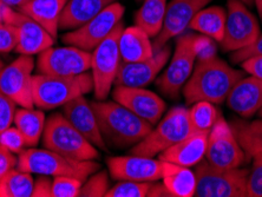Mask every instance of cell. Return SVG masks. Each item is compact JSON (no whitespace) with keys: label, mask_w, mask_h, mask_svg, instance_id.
<instances>
[{"label":"cell","mask_w":262,"mask_h":197,"mask_svg":"<svg viewBox=\"0 0 262 197\" xmlns=\"http://www.w3.org/2000/svg\"><path fill=\"white\" fill-rule=\"evenodd\" d=\"M244 77L245 71L235 70L217 56L198 58L196 67L183 86L184 98L188 104H222Z\"/></svg>","instance_id":"1"},{"label":"cell","mask_w":262,"mask_h":197,"mask_svg":"<svg viewBox=\"0 0 262 197\" xmlns=\"http://www.w3.org/2000/svg\"><path fill=\"white\" fill-rule=\"evenodd\" d=\"M98 126L106 146L124 149L140 143L152 130V125L115 102H91Z\"/></svg>","instance_id":"2"},{"label":"cell","mask_w":262,"mask_h":197,"mask_svg":"<svg viewBox=\"0 0 262 197\" xmlns=\"http://www.w3.org/2000/svg\"><path fill=\"white\" fill-rule=\"evenodd\" d=\"M213 41L215 40L204 34L190 32H183L176 37L175 52L172 53L169 67L156 82V86L162 94L170 98L177 97L189 79L200 53Z\"/></svg>","instance_id":"3"},{"label":"cell","mask_w":262,"mask_h":197,"mask_svg":"<svg viewBox=\"0 0 262 197\" xmlns=\"http://www.w3.org/2000/svg\"><path fill=\"white\" fill-rule=\"evenodd\" d=\"M17 169L45 176H70L85 182L89 176L98 171L101 164L95 161H78L49 149L30 148L19 154Z\"/></svg>","instance_id":"4"},{"label":"cell","mask_w":262,"mask_h":197,"mask_svg":"<svg viewBox=\"0 0 262 197\" xmlns=\"http://www.w3.org/2000/svg\"><path fill=\"white\" fill-rule=\"evenodd\" d=\"M94 90L92 73L77 76H50L37 73L32 78L33 103L40 110L63 106L78 96Z\"/></svg>","instance_id":"5"},{"label":"cell","mask_w":262,"mask_h":197,"mask_svg":"<svg viewBox=\"0 0 262 197\" xmlns=\"http://www.w3.org/2000/svg\"><path fill=\"white\" fill-rule=\"evenodd\" d=\"M43 146L60 155L78 161H96L99 152L73 126L63 114H53L46 119L43 136Z\"/></svg>","instance_id":"6"},{"label":"cell","mask_w":262,"mask_h":197,"mask_svg":"<svg viewBox=\"0 0 262 197\" xmlns=\"http://www.w3.org/2000/svg\"><path fill=\"white\" fill-rule=\"evenodd\" d=\"M198 197H247L249 169H221L211 165L206 158L195 165Z\"/></svg>","instance_id":"7"},{"label":"cell","mask_w":262,"mask_h":197,"mask_svg":"<svg viewBox=\"0 0 262 197\" xmlns=\"http://www.w3.org/2000/svg\"><path fill=\"white\" fill-rule=\"evenodd\" d=\"M192 133L189 110L184 106H174L160 119L155 129L130 150V154L145 157H155L182 141Z\"/></svg>","instance_id":"8"},{"label":"cell","mask_w":262,"mask_h":197,"mask_svg":"<svg viewBox=\"0 0 262 197\" xmlns=\"http://www.w3.org/2000/svg\"><path fill=\"white\" fill-rule=\"evenodd\" d=\"M124 30L123 21H119L94 51L91 58L94 94L97 100H106L116 79L122 58L119 52V37Z\"/></svg>","instance_id":"9"},{"label":"cell","mask_w":262,"mask_h":197,"mask_svg":"<svg viewBox=\"0 0 262 197\" xmlns=\"http://www.w3.org/2000/svg\"><path fill=\"white\" fill-rule=\"evenodd\" d=\"M260 33L257 19L247 5L241 0H228L225 34L220 42L223 51L234 52L247 48L256 40Z\"/></svg>","instance_id":"10"},{"label":"cell","mask_w":262,"mask_h":197,"mask_svg":"<svg viewBox=\"0 0 262 197\" xmlns=\"http://www.w3.org/2000/svg\"><path fill=\"white\" fill-rule=\"evenodd\" d=\"M246 152L235 136L232 126L223 117H219L208 133L206 160L221 169L238 168L246 161Z\"/></svg>","instance_id":"11"},{"label":"cell","mask_w":262,"mask_h":197,"mask_svg":"<svg viewBox=\"0 0 262 197\" xmlns=\"http://www.w3.org/2000/svg\"><path fill=\"white\" fill-rule=\"evenodd\" d=\"M124 6L115 2L80 28L63 36L65 44L91 52L109 36L124 15Z\"/></svg>","instance_id":"12"},{"label":"cell","mask_w":262,"mask_h":197,"mask_svg":"<svg viewBox=\"0 0 262 197\" xmlns=\"http://www.w3.org/2000/svg\"><path fill=\"white\" fill-rule=\"evenodd\" d=\"M91 52L76 46L50 48L38 56V73L50 76L80 75L91 69Z\"/></svg>","instance_id":"13"},{"label":"cell","mask_w":262,"mask_h":197,"mask_svg":"<svg viewBox=\"0 0 262 197\" xmlns=\"http://www.w3.org/2000/svg\"><path fill=\"white\" fill-rule=\"evenodd\" d=\"M32 56L20 55L0 72V91L21 107H33Z\"/></svg>","instance_id":"14"},{"label":"cell","mask_w":262,"mask_h":197,"mask_svg":"<svg viewBox=\"0 0 262 197\" xmlns=\"http://www.w3.org/2000/svg\"><path fill=\"white\" fill-rule=\"evenodd\" d=\"M3 14L4 21L10 23L18 29L19 41L15 51L20 55H39L55 44V38L29 15L5 6L3 7Z\"/></svg>","instance_id":"15"},{"label":"cell","mask_w":262,"mask_h":197,"mask_svg":"<svg viewBox=\"0 0 262 197\" xmlns=\"http://www.w3.org/2000/svg\"><path fill=\"white\" fill-rule=\"evenodd\" d=\"M213 0H171L167 6L163 28L154 38V52L168 44L172 38L179 37L189 28L192 18Z\"/></svg>","instance_id":"16"},{"label":"cell","mask_w":262,"mask_h":197,"mask_svg":"<svg viewBox=\"0 0 262 197\" xmlns=\"http://www.w3.org/2000/svg\"><path fill=\"white\" fill-rule=\"evenodd\" d=\"M115 102L129 109L138 117L151 125H156L167 109L165 102L159 95L143 87H130L117 85L113 90Z\"/></svg>","instance_id":"17"},{"label":"cell","mask_w":262,"mask_h":197,"mask_svg":"<svg viewBox=\"0 0 262 197\" xmlns=\"http://www.w3.org/2000/svg\"><path fill=\"white\" fill-rule=\"evenodd\" d=\"M110 176L116 181L156 182L162 179V161L131 155L110 157L106 161Z\"/></svg>","instance_id":"18"},{"label":"cell","mask_w":262,"mask_h":197,"mask_svg":"<svg viewBox=\"0 0 262 197\" xmlns=\"http://www.w3.org/2000/svg\"><path fill=\"white\" fill-rule=\"evenodd\" d=\"M171 55V49L168 44L152 57L141 61H121L115 85L130 87H144L150 84L161 72Z\"/></svg>","instance_id":"19"},{"label":"cell","mask_w":262,"mask_h":197,"mask_svg":"<svg viewBox=\"0 0 262 197\" xmlns=\"http://www.w3.org/2000/svg\"><path fill=\"white\" fill-rule=\"evenodd\" d=\"M63 115L96 148L106 151V144L99 130L97 117L91 103L88 102L84 95L73 98L63 105Z\"/></svg>","instance_id":"20"},{"label":"cell","mask_w":262,"mask_h":197,"mask_svg":"<svg viewBox=\"0 0 262 197\" xmlns=\"http://www.w3.org/2000/svg\"><path fill=\"white\" fill-rule=\"evenodd\" d=\"M227 104L241 117L249 118L262 107V79L244 77L232 89L227 97Z\"/></svg>","instance_id":"21"},{"label":"cell","mask_w":262,"mask_h":197,"mask_svg":"<svg viewBox=\"0 0 262 197\" xmlns=\"http://www.w3.org/2000/svg\"><path fill=\"white\" fill-rule=\"evenodd\" d=\"M208 133L192 131L182 141L160 154V160L182 167H195L206 157Z\"/></svg>","instance_id":"22"},{"label":"cell","mask_w":262,"mask_h":197,"mask_svg":"<svg viewBox=\"0 0 262 197\" xmlns=\"http://www.w3.org/2000/svg\"><path fill=\"white\" fill-rule=\"evenodd\" d=\"M67 3L68 0H30L17 11L32 18L56 39L61 13Z\"/></svg>","instance_id":"23"},{"label":"cell","mask_w":262,"mask_h":197,"mask_svg":"<svg viewBox=\"0 0 262 197\" xmlns=\"http://www.w3.org/2000/svg\"><path fill=\"white\" fill-rule=\"evenodd\" d=\"M117 0H68L59 20V29L76 30Z\"/></svg>","instance_id":"24"},{"label":"cell","mask_w":262,"mask_h":197,"mask_svg":"<svg viewBox=\"0 0 262 197\" xmlns=\"http://www.w3.org/2000/svg\"><path fill=\"white\" fill-rule=\"evenodd\" d=\"M118 46L123 61H141L152 57L155 53L150 37L135 25L123 30Z\"/></svg>","instance_id":"25"},{"label":"cell","mask_w":262,"mask_h":197,"mask_svg":"<svg viewBox=\"0 0 262 197\" xmlns=\"http://www.w3.org/2000/svg\"><path fill=\"white\" fill-rule=\"evenodd\" d=\"M161 180L174 197L195 196L196 176L188 167L162 161Z\"/></svg>","instance_id":"26"},{"label":"cell","mask_w":262,"mask_h":197,"mask_svg":"<svg viewBox=\"0 0 262 197\" xmlns=\"http://www.w3.org/2000/svg\"><path fill=\"white\" fill-rule=\"evenodd\" d=\"M226 18L227 13L221 6L203 7L192 18L189 29L221 42L225 34Z\"/></svg>","instance_id":"27"},{"label":"cell","mask_w":262,"mask_h":197,"mask_svg":"<svg viewBox=\"0 0 262 197\" xmlns=\"http://www.w3.org/2000/svg\"><path fill=\"white\" fill-rule=\"evenodd\" d=\"M13 123L25 138L26 145L34 148L43 136L45 127V115L43 110L33 107H21L15 111Z\"/></svg>","instance_id":"28"},{"label":"cell","mask_w":262,"mask_h":197,"mask_svg":"<svg viewBox=\"0 0 262 197\" xmlns=\"http://www.w3.org/2000/svg\"><path fill=\"white\" fill-rule=\"evenodd\" d=\"M167 0H143L135 14V26L143 30L150 38H155L163 28Z\"/></svg>","instance_id":"29"},{"label":"cell","mask_w":262,"mask_h":197,"mask_svg":"<svg viewBox=\"0 0 262 197\" xmlns=\"http://www.w3.org/2000/svg\"><path fill=\"white\" fill-rule=\"evenodd\" d=\"M229 124L246 152V156L252 157L254 154L262 151V119L252 122L233 119Z\"/></svg>","instance_id":"30"},{"label":"cell","mask_w":262,"mask_h":197,"mask_svg":"<svg viewBox=\"0 0 262 197\" xmlns=\"http://www.w3.org/2000/svg\"><path fill=\"white\" fill-rule=\"evenodd\" d=\"M33 185L32 173L13 169L0 181V197H31Z\"/></svg>","instance_id":"31"},{"label":"cell","mask_w":262,"mask_h":197,"mask_svg":"<svg viewBox=\"0 0 262 197\" xmlns=\"http://www.w3.org/2000/svg\"><path fill=\"white\" fill-rule=\"evenodd\" d=\"M219 117L216 107L209 102H196L189 110L191 130L198 133H209Z\"/></svg>","instance_id":"32"},{"label":"cell","mask_w":262,"mask_h":197,"mask_svg":"<svg viewBox=\"0 0 262 197\" xmlns=\"http://www.w3.org/2000/svg\"><path fill=\"white\" fill-rule=\"evenodd\" d=\"M109 176L105 170L96 171L88 177L85 182L80 187V197H103L109 190Z\"/></svg>","instance_id":"33"},{"label":"cell","mask_w":262,"mask_h":197,"mask_svg":"<svg viewBox=\"0 0 262 197\" xmlns=\"http://www.w3.org/2000/svg\"><path fill=\"white\" fill-rule=\"evenodd\" d=\"M152 182L118 181L115 187L106 191L105 197H145Z\"/></svg>","instance_id":"34"},{"label":"cell","mask_w":262,"mask_h":197,"mask_svg":"<svg viewBox=\"0 0 262 197\" xmlns=\"http://www.w3.org/2000/svg\"><path fill=\"white\" fill-rule=\"evenodd\" d=\"M83 182L70 176H57L52 180V197H77Z\"/></svg>","instance_id":"35"},{"label":"cell","mask_w":262,"mask_h":197,"mask_svg":"<svg viewBox=\"0 0 262 197\" xmlns=\"http://www.w3.org/2000/svg\"><path fill=\"white\" fill-rule=\"evenodd\" d=\"M247 179V197H262V151L254 154Z\"/></svg>","instance_id":"36"},{"label":"cell","mask_w":262,"mask_h":197,"mask_svg":"<svg viewBox=\"0 0 262 197\" xmlns=\"http://www.w3.org/2000/svg\"><path fill=\"white\" fill-rule=\"evenodd\" d=\"M0 144H3L10 151L18 154V155L21 151H24L26 146H28L24 136H23V134L19 131L17 126L7 127L6 130H4L0 134Z\"/></svg>","instance_id":"37"},{"label":"cell","mask_w":262,"mask_h":197,"mask_svg":"<svg viewBox=\"0 0 262 197\" xmlns=\"http://www.w3.org/2000/svg\"><path fill=\"white\" fill-rule=\"evenodd\" d=\"M18 41V29L10 23H0V52L7 53L15 50Z\"/></svg>","instance_id":"38"},{"label":"cell","mask_w":262,"mask_h":197,"mask_svg":"<svg viewBox=\"0 0 262 197\" xmlns=\"http://www.w3.org/2000/svg\"><path fill=\"white\" fill-rule=\"evenodd\" d=\"M15 111H17V104L9 96L0 91V134L12 124Z\"/></svg>","instance_id":"39"},{"label":"cell","mask_w":262,"mask_h":197,"mask_svg":"<svg viewBox=\"0 0 262 197\" xmlns=\"http://www.w3.org/2000/svg\"><path fill=\"white\" fill-rule=\"evenodd\" d=\"M257 55H262V33H260V36L256 38V40L253 44H250L245 49L238 50V51H234L230 55V59H232L233 63L240 64L247 58Z\"/></svg>","instance_id":"40"},{"label":"cell","mask_w":262,"mask_h":197,"mask_svg":"<svg viewBox=\"0 0 262 197\" xmlns=\"http://www.w3.org/2000/svg\"><path fill=\"white\" fill-rule=\"evenodd\" d=\"M18 158L12 151L0 144V181L9 173L11 170L17 168Z\"/></svg>","instance_id":"41"},{"label":"cell","mask_w":262,"mask_h":197,"mask_svg":"<svg viewBox=\"0 0 262 197\" xmlns=\"http://www.w3.org/2000/svg\"><path fill=\"white\" fill-rule=\"evenodd\" d=\"M32 197H52V180L50 176L40 175L34 182Z\"/></svg>","instance_id":"42"},{"label":"cell","mask_w":262,"mask_h":197,"mask_svg":"<svg viewBox=\"0 0 262 197\" xmlns=\"http://www.w3.org/2000/svg\"><path fill=\"white\" fill-rule=\"evenodd\" d=\"M242 70L250 76L262 79V55L253 56L240 63Z\"/></svg>","instance_id":"43"},{"label":"cell","mask_w":262,"mask_h":197,"mask_svg":"<svg viewBox=\"0 0 262 197\" xmlns=\"http://www.w3.org/2000/svg\"><path fill=\"white\" fill-rule=\"evenodd\" d=\"M148 197H174L169 189L165 187L163 182L161 183H151L148 191Z\"/></svg>","instance_id":"44"},{"label":"cell","mask_w":262,"mask_h":197,"mask_svg":"<svg viewBox=\"0 0 262 197\" xmlns=\"http://www.w3.org/2000/svg\"><path fill=\"white\" fill-rule=\"evenodd\" d=\"M30 0H0V5L5 7H12V9L19 10L21 6H24Z\"/></svg>","instance_id":"45"},{"label":"cell","mask_w":262,"mask_h":197,"mask_svg":"<svg viewBox=\"0 0 262 197\" xmlns=\"http://www.w3.org/2000/svg\"><path fill=\"white\" fill-rule=\"evenodd\" d=\"M254 4H255V7L257 10V12L261 14V11H262V0H254Z\"/></svg>","instance_id":"46"},{"label":"cell","mask_w":262,"mask_h":197,"mask_svg":"<svg viewBox=\"0 0 262 197\" xmlns=\"http://www.w3.org/2000/svg\"><path fill=\"white\" fill-rule=\"evenodd\" d=\"M241 2L247 6H253V5L255 6V4H254V0H241Z\"/></svg>","instance_id":"47"},{"label":"cell","mask_w":262,"mask_h":197,"mask_svg":"<svg viewBox=\"0 0 262 197\" xmlns=\"http://www.w3.org/2000/svg\"><path fill=\"white\" fill-rule=\"evenodd\" d=\"M3 7H4V6H2V5H0V23H3V21H4V14H3Z\"/></svg>","instance_id":"48"},{"label":"cell","mask_w":262,"mask_h":197,"mask_svg":"<svg viewBox=\"0 0 262 197\" xmlns=\"http://www.w3.org/2000/svg\"><path fill=\"white\" fill-rule=\"evenodd\" d=\"M4 67H5V65H4V63H3V60L0 59V72H2V70L4 69Z\"/></svg>","instance_id":"49"},{"label":"cell","mask_w":262,"mask_h":197,"mask_svg":"<svg viewBox=\"0 0 262 197\" xmlns=\"http://www.w3.org/2000/svg\"><path fill=\"white\" fill-rule=\"evenodd\" d=\"M259 116H260V117L262 118V107H261V109L259 110Z\"/></svg>","instance_id":"50"},{"label":"cell","mask_w":262,"mask_h":197,"mask_svg":"<svg viewBox=\"0 0 262 197\" xmlns=\"http://www.w3.org/2000/svg\"><path fill=\"white\" fill-rule=\"evenodd\" d=\"M136 2H141V0H136Z\"/></svg>","instance_id":"51"},{"label":"cell","mask_w":262,"mask_h":197,"mask_svg":"<svg viewBox=\"0 0 262 197\" xmlns=\"http://www.w3.org/2000/svg\"><path fill=\"white\" fill-rule=\"evenodd\" d=\"M261 17H262V11H261Z\"/></svg>","instance_id":"52"}]
</instances>
